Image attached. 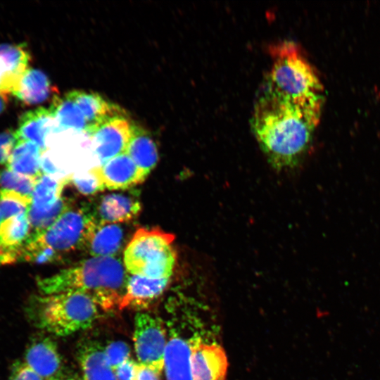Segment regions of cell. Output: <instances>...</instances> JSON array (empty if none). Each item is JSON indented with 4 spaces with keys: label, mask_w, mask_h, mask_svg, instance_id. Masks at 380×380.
<instances>
[{
    "label": "cell",
    "mask_w": 380,
    "mask_h": 380,
    "mask_svg": "<svg viewBox=\"0 0 380 380\" xmlns=\"http://www.w3.org/2000/svg\"><path fill=\"white\" fill-rule=\"evenodd\" d=\"M56 129H72L87 134V125L77 106L65 96L61 99L56 96L50 106Z\"/></svg>",
    "instance_id": "cell-24"
},
{
    "label": "cell",
    "mask_w": 380,
    "mask_h": 380,
    "mask_svg": "<svg viewBox=\"0 0 380 380\" xmlns=\"http://www.w3.org/2000/svg\"><path fill=\"white\" fill-rule=\"evenodd\" d=\"M190 344L193 380H225L228 361L222 347L199 340Z\"/></svg>",
    "instance_id": "cell-9"
},
{
    "label": "cell",
    "mask_w": 380,
    "mask_h": 380,
    "mask_svg": "<svg viewBox=\"0 0 380 380\" xmlns=\"http://www.w3.org/2000/svg\"><path fill=\"white\" fill-rule=\"evenodd\" d=\"M133 339L139 363L161 374L167 343L161 319L146 312H138L134 319Z\"/></svg>",
    "instance_id": "cell-7"
},
{
    "label": "cell",
    "mask_w": 380,
    "mask_h": 380,
    "mask_svg": "<svg viewBox=\"0 0 380 380\" xmlns=\"http://www.w3.org/2000/svg\"><path fill=\"white\" fill-rule=\"evenodd\" d=\"M134 125L125 115L118 116L106 122L91 135L94 156L100 165L126 153Z\"/></svg>",
    "instance_id": "cell-8"
},
{
    "label": "cell",
    "mask_w": 380,
    "mask_h": 380,
    "mask_svg": "<svg viewBox=\"0 0 380 380\" xmlns=\"http://www.w3.org/2000/svg\"><path fill=\"white\" fill-rule=\"evenodd\" d=\"M92 169L104 188L109 189H127L140 184L148 175L126 153Z\"/></svg>",
    "instance_id": "cell-10"
},
{
    "label": "cell",
    "mask_w": 380,
    "mask_h": 380,
    "mask_svg": "<svg viewBox=\"0 0 380 380\" xmlns=\"http://www.w3.org/2000/svg\"><path fill=\"white\" fill-rule=\"evenodd\" d=\"M170 280L131 275L119 310L127 307L144 308L148 306L164 292Z\"/></svg>",
    "instance_id": "cell-17"
},
{
    "label": "cell",
    "mask_w": 380,
    "mask_h": 380,
    "mask_svg": "<svg viewBox=\"0 0 380 380\" xmlns=\"http://www.w3.org/2000/svg\"><path fill=\"white\" fill-rule=\"evenodd\" d=\"M39 178L23 175L7 168L0 171V186L2 190L16 192L32 198Z\"/></svg>",
    "instance_id": "cell-26"
},
{
    "label": "cell",
    "mask_w": 380,
    "mask_h": 380,
    "mask_svg": "<svg viewBox=\"0 0 380 380\" xmlns=\"http://www.w3.org/2000/svg\"><path fill=\"white\" fill-rule=\"evenodd\" d=\"M61 380V379H60ZM67 380H73V379H67Z\"/></svg>",
    "instance_id": "cell-36"
},
{
    "label": "cell",
    "mask_w": 380,
    "mask_h": 380,
    "mask_svg": "<svg viewBox=\"0 0 380 380\" xmlns=\"http://www.w3.org/2000/svg\"><path fill=\"white\" fill-rule=\"evenodd\" d=\"M77 357L85 380H117L104 348L98 341H82L77 347Z\"/></svg>",
    "instance_id": "cell-15"
},
{
    "label": "cell",
    "mask_w": 380,
    "mask_h": 380,
    "mask_svg": "<svg viewBox=\"0 0 380 380\" xmlns=\"http://www.w3.org/2000/svg\"><path fill=\"white\" fill-rule=\"evenodd\" d=\"M9 380H44L25 362L17 361L12 367Z\"/></svg>",
    "instance_id": "cell-31"
},
{
    "label": "cell",
    "mask_w": 380,
    "mask_h": 380,
    "mask_svg": "<svg viewBox=\"0 0 380 380\" xmlns=\"http://www.w3.org/2000/svg\"><path fill=\"white\" fill-rule=\"evenodd\" d=\"M136 365L130 359L120 364L114 371L117 380H134Z\"/></svg>",
    "instance_id": "cell-32"
},
{
    "label": "cell",
    "mask_w": 380,
    "mask_h": 380,
    "mask_svg": "<svg viewBox=\"0 0 380 380\" xmlns=\"http://www.w3.org/2000/svg\"><path fill=\"white\" fill-rule=\"evenodd\" d=\"M32 198L16 192L0 191V217L3 220L27 213Z\"/></svg>",
    "instance_id": "cell-27"
},
{
    "label": "cell",
    "mask_w": 380,
    "mask_h": 380,
    "mask_svg": "<svg viewBox=\"0 0 380 380\" xmlns=\"http://www.w3.org/2000/svg\"><path fill=\"white\" fill-rule=\"evenodd\" d=\"M124 238L123 229L117 224H97L87 248L93 257L115 256Z\"/></svg>",
    "instance_id": "cell-22"
},
{
    "label": "cell",
    "mask_w": 380,
    "mask_h": 380,
    "mask_svg": "<svg viewBox=\"0 0 380 380\" xmlns=\"http://www.w3.org/2000/svg\"><path fill=\"white\" fill-rule=\"evenodd\" d=\"M80 108L87 125V134L91 135L109 120L124 115L122 109L94 93L72 91L65 94Z\"/></svg>",
    "instance_id": "cell-12"
},
{
    "label": "cell",
    "mask_w": 380,
    "mask_h": 380,
    "mask_svg": "<svg viewBox=\"0 0 380 380\" xmlns=\"http://www.w3.org/2000/svg\"><path fill=\"white\" fill-rule=\"evenodd\" d=\"M324 98L294 99L263 86L254 104L251 126L274 170L291 169L301 161L319 122Z\"/></svg>",
    "instance_id": "cell-1"
},
{
    "label": "cell",
    "mask_w": 380,
    "mask_h": 380,
    "mask_svg": "<svg viewBox=\"0 0 380 380\" xmlns=\"http://www.w3.org/2000/svg\"><path fill=\"white\" fill-rule=\"evenodd\" d=\"M8 94L0 92V114L5 110L8 102Z\"/></svg>",
    "instance_id": "cell-34"
},
{
    "label": "cell",
    "mask_w": 380,
    "mask_h": 380,
    "mask_svg": "<svg viewBox=\"0 0 380 380\" xmlns=\"http://www.w3.org/2000/svg\"><path fill=\"white\" fill-rule=\"evenodd\" d=\"M30 234L27 213L4 220L0 224V246L21 252Z\"/></svg>",
    "instance_id": "cell-25"
},
{
    "label": "cell",
    "mask_w": 380,
    "mask_h": 380,
    "mask_svg": "<svg viewBox=\"0 0 380 380\" xmlns=\"http://www.w3.org/2000/svg\"><path fill=\"white\" fill-rule=\"evenodd\" d=\"M271 66L264 87L294 99L323 97L324 87L315 69L300 46L291 40H281L268 46Z\"/></svg>",
    "instance_id": "cell-3"
},
{
    "label": "cell",
    "mask_w": 380,
    "mask_h": 380,
    "mask_svg": "<svg viewBox=\"0 0 380 380\" xmlns=\"http://www.w3.org/2000/svg\"><path fill=\"white\" fill-rule=\"evenodd\" d=\"M43 151L34 142L20 139L8 160V169L23 175L40 177Z\"/></svg>",
    "instance_id": "cell-20"
},
{
    "label": "cell",
    "mask_w": 380,
    "mask_h": 380,
    "mask_svg": "<svg viewBox=\"0 0 380 380\" xmlns=\"http://www.w3.org/2000/svg\"><path fill=\"white\" fill-rule=\"evenodd\" d=\"M70 181V175L63 178L42 175L35 185L32 194L30 208L46 212L51 210L61 198L64 186Z\"/></svg>",
    "instance_id": "cell-21"
},
{
    "label": "cell",
    "mask_w": 380,
    "mask_h": 380,
    "mask_svg": "<svg viewBox=\"0 0 380 380\" xmlns=\"http://www.w3.org/2000/svg\"><path fill=\"white\" fill-rule=\"evenodd\" d=\"M104 350L108 362L113 371L120 364L129 359L130 348L124 341H113L104 348Z\"/></svg>",
    "instance_id": "cell-29"
},
{
    "label": "cell",
    "mask_w": 380,
    "mask_h": 380,
    "mask_svg": "<svg viewBox=\"0 0 380 380\" xmlns=\"http://www.w3.org/2000/svg\"><path fill=\"white\" fill-rule=\"evenodd\" d=\"M19 140L16 131L11 129L0 132V165H7Z\"/></svg>",
    "instance_id": "cell-30"
},
{
    "label": "cell",
    "mask_w": 380,
    "mask_h": 380,
    "mask_svg": "<svg viewBox=\"0 0 380 380\" xmlns=\"http://www.w3.org/2000/svg\"><path fill=\"white\" fill-rule=\"evenodd\" d=\"M140 210L141 204L137 196L109 194L100 198L92 214L97 224H116L133 220Z\"/></svg>",
    "instance_id": "cell-13"
},
{
    "label": "cell",
    "mask_w": 380,
    "mask_h": 380,
    "mask_svg": "<svg viewBox=\"0 0 380 380\" xmlns=\"http://www.w3.org/2000/svg\"><path fill=\"white\" fill-rule=\"evenodd\" d=\"M97 306L88 295L69 291L37 298L30 312L38 327L65 336L91 326L99 317Z\"/></svg>",
    "instance_id": "cell-4"
},
{
    "label": "cell",
    "mask_w": 380,
    "mask_h": 380,
    "mask_svg": "<svg viewBox=\"0 0 380 380\" xmlns=\"http://www.w3.org/2000/svg\"><path fill=\"white\" fill-rule=\"evenodd\" d=\"M77 190L85 196L93 195L105 188L93 169L82 170L70 175V181Z\"/></svg>",
    "instance_id": "cell-28"
},
{
    "label": "cell",
    "mask_w": 380,
    "mask_h": 380,
    "mask_svg": "<svg viewBox=\"0 0 380 380\" xmlns=\"http://www.w3.org/2000/svg\"><path fill=\"white\" fill-rule=\"evenodd\" d=\"M96 225L89 209L70 206L42 234L30 235L27 243L51 250L60 260L64 253L87 247Z\"/></svg>",
    "instance_id": "cell-6"
},
{
    "label": "cell",
    "mask_w": 380,
    "mask_h": 380,
    "mask_svg": "<svg viewBox=\"0 0 380 380\" xmlns=\"http://www.w3.org/2000/svg\"><path fill=\"white\" fill-rule=\"evenodd\" d=\"M1 220H2V219H1V217H0V224H1V222H2Z\"/></svg>",
    "instance_id": "cell-35"
},
{
    "label": "cell",
    "mask_w": 380,
    "mask_h": 380,
    "mask_svg": "<svg viewBox=\"0 0 380 380\" xmlns=\"http://www.w3.org/2000/svg\"><path fill=\"white\" fill-rule=\"evenodd\" d=\"M56 90L41 70L28 68L13 94L25 105H34L47 100Z\"/></svg>",
    "instance_id": "cell-19"
},
{
    "label": "cell",
    "mask_w": 380,
    "mask_h": 380,
    "mask_svg": "<svg viewBox=\"0 0 380 380\" xmlns=\"http://www.w3.org/2000/svg\"><path fill=\"white\" fill-rule=\"evenodd\" d=\"M163 369L166 380H193L190 341L176 335L169 338Z\"/></svg>",
    "instance_id": "cell-18"
},
{
    "label": "cell",
    "mask_w": 380,
    "mask_h": 380,
    "mask_svg": "<svg viewBox=\"0 0 380 380\" xmlns=\"http://www.w3.org/2000/svg\"><path fill=\"white\" fill-rule=\"evenodd\" d=\"M128 275L115 256L92 257L46 278L37 285L44 295L78 291L88 295L105 311L119 310Z\"/></svg>",
    "instance_id": "cell-2"
},
{
    "label": "cell",
    "mask_w": 380,
    "mask_h": 380,
    "mask_svg": "<svg viewBox=\"0 0 380 380\" xmlns=\"http://www.w3.org/2000/svg\"><path fill=\"white\" fill-rule=\"evenodd\" d=\"M126 153L148 175L156 166L158 159L157 148L153 139L144 129L136 125H134Z\"/></svg>",
    "instance_id": "cell-23"
},
{
    "label": "cell",
    "mask_w": 380,
    "mask_h": 380,
    "mask_svg": "<svg viewBox=\"0 0 380 380\" xmlns=\"http://www.w3.org/2000/svg\"><path fill=\"white\" fill-rule=\"evenodd\" d=\"M160 374L143 364L136 365L134 380H160Z\"/></svg>",
    "instance_id": "cell-33"
},
{
    "label": "cell",
    "mask_w": 380,
    "mask_h": 380,
    "mask_svg": "<svg viewBox=\"0 0 380 380\" xmlns=\"http://www.w3.org/2000/svg\"><path fill=\"white\" fill-rule=\"evenodd\" d=\"M56 129L50 108H38L21 115L16 130L19 139L34 142L46 149L48 135Z\"/></svg>",
    "instance_id": "cell-16"
},
{
    "label": "cell",
    "mask_w": 380,
    "mask_h": 380,
    "mask_svg": "<svg viewBox=\"0 0 380 380\" xmlns=\"http://www.w3.org/2000/svg\"><path fill=\"white\" fill-rule=\"evenodd\" d=\"M175 236L159 229L140 228L124 252V266L132 275L170 279L176 262Z\"/></svg>",
    "instance_id": "cell-5"
},
{
    "label": "cell",
    "mask_w": 380,
    "mask_h": 380,
    "mask_svg": "<svg viewBox=\"0 0 380 380\" xmlns=\"http://www.w3.org/2000/svg\"><path fill=\"white\" fill-rule=\"evenodd\" d=\"M25 362L44 380H60L62 360L51 338L39 336L32 339L25 350Z\"/></svg>",
    "instance_id": "cell-11"
},
{
    "label": "cell",
    "mask_w": 380,
    "mask_h": 380,
    "mask_svg": "<svg viewBox=\"0 0 380 380\" xmlns=\"http://www.w3.org/2000/svg\"><path fill=\"white\" fill-rule=\"evenodd\" d=\"M30 61V54L25 44H0V74L4 79L7 94L15 90L29 68Z\"/></svg>",
    "instance_id": "cell-14"
}]
</instances>
